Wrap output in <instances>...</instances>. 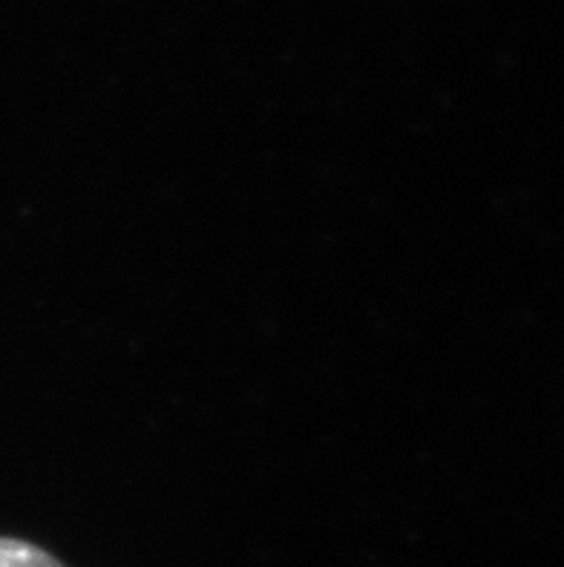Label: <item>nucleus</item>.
Listing matches in <instances>:
<instances>
[{"instance_id":"nucleus-1","label":"nucleus","mask_w":564,"mask_h":567,"mask_svg":"<svg viewBox=\"0 0 564 567\" xmlns=\"http://www.w3.org/2000/svg\"><path fill=\"white\" fill-rule=\"evenodd\" d=\"M0 567H66L32 542L0 536Z\"/></svg>"}]
</instances>
